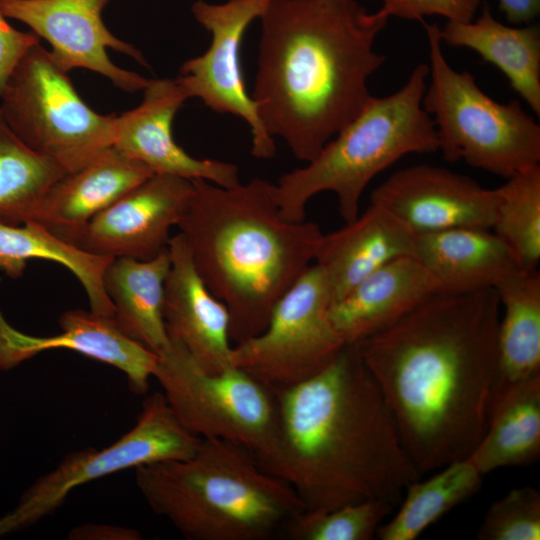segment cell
<instances>
[{"instance_id":"d590c367","label":"cell","mask_w":540,"mask_h":540,"mask_svg":"<svg viewBox=\"0 0 540 540\" xmlns=\"http://www.w3.org/2000/svg\"><path fill=\"white\" fill-rule=\"evenodd\" d=\"M506 19L514 24H530L540 13V0H497Z\"/></svg>"},{"instance_id":"4dcf8cb0","label":"cell","mask_w":540,"mask_h":540,"mask_svg":"<svg viewBox=\"0 0 540 540\" xmlns=\"http://www.w3.org/2000/svg\"><path fill=\"white\" fill-rule=\"evenodd\" d=\"M394 506L366 500L330 510H304L285 528L292 540H370Z\"/></svg>"},{"instance_id":"f1b7e54d","label":"cell","mask_w":540,"mask_h":540,"mask_svg":"<svg viewBox=\"0 0 540 540\" xmlns=\"http://www.w3.org/2000/svg\"><path fill=\"white\" fill-rule=\"evenodd\" d=\"M65 174L20 141L0 114V222L29 221L45 193Z\"/></svg>"},{"instance_id":"d6986e66","label":"cell","mask_w":540,"mask_h":540,"mask_svg":"<svg viewBox=\"0 0 540 540\" xmlns=\"http://www.w3.org/2000/svg\"><path fill=\"white\" fill-rule=\"evenodd\" d=\"M410 255L415 256V233L386 208L370 202L353 221L323 234L314 264L333 303L383 265Z\"/></svg>"},{"instance_id":"ba28073f","label":"cell","mask_w":540,"mask_h":540,"mask_svg":"<svg viewBox=\"0 0 540 540\" xmlns=\"http://www.w3.org/2000/svg\"><path fill=\"white\" fill-rule=\"evenodd\" d=\"M0 114L20 141L67 173L115 142L117 116L91 109L69 71L40 43L24 55L1 90Z\"/></svg>"},{"instance_id":"ffe728a7","label":"cell","mask_w":540,"mask_h":540,"mask_svg":"<svg viewBox=\"0 0 540 540\" xmlns=\"http://www.w3.org/2000/svg\"><path fill=\"white\" fill-rule=\"evenodd\" d=\"M439 293L435 279L414 256L383 265L330 306V319L346 344L389 327Z\"/></svg>"},{"instance_id":"9a60e30c","label":"cell","mask_w":540,"mask_h":540,"mask_svg":"<svg viewBox=\"0 0 540 540\" xmlns=\"http://www.w3.org/2000/svg\"><path fill=\"white\" fill-rule=\"evenodd\" d=\"M496 200V189L430 164L394 172L371 194V202L386 208L414 233L457 227L491 229Z\"/></svg>"},{"instance_id":"d6a6232c","label":"cell","mask_w":540,"mask_h":540,"mask_svg":"<svg viewBox=\"0 0 540 540\" xmlns=\"http://www.w3.org/2000/svg\"><path fill=\"white\" fill-rule=\"evenodd\" d=\"M482 0H382L377 13L387 19L398 17L406 20L424 21L425 16L439 15L447 22H469Z\"/></svg>"},{"instance_id":"e575fe53","label":"cell","mask_w":540,"mask_h":540,"mask_svg":"<svg viewBox=\"0 0 540 540\" xmlns=\"http://www.w3.org/2000/svg\"><path fill=\"white\" fill-rule=\"evenodd\" d=\"M72 540H139V531L108 524L87 523L77 526L68 533Z\"/></svg>"},{"instance_id":"8992f818","label":"cell","mask_w":540,"mask_h":540,"mask_svg":"<svg viewBox=\"0 0 540 540\" xmlns=\"http://www.w3.org/2000/svg\"><path fill=\"white\" fill-rule=\"evenodd\" d=\"M429 66L418 64L396 92L369 100L305 166L283 174L276 186L282 218L305 220L316 194L337 196L345 223L359 215L362 194L371 180L402 157L438 151L434 123L423 108Z\"/></svg>"},{"instance_id":"7402d4cb","label":"cell","mask_w":540,"mask_h":540,"mask_svg":"<svg viewBox=\"0 0 540 540\" xmlns=\"http://www.w3.org/2000/svg\"><path fill=\"white\" fill-rule=\"evenodd\" d=\"M415 257L435 279L439 293L495 288L520 269L507 245L491 229L481 227L415 233Z\"/></svg>"},{"instance_id":"9c48e42d","label":"cell","mask_w":540,"mask_h":540,"mask_svg":"<svg viewBox=\"0 0 540 540\" xmlns=\"http://www.w3.org/2000/svg\"><path fill=\"white\" fill-rule=\"evenodd\" d=\"M169 339L153 377L180 424L201 439L234 442L254 455L262 452L276 428V393L234 366L207 372L181 342Z\"/></svg>"},{"instance_id":"5bb4252c","label":"cell","mask_w":540,"mask_h":540,"mask_svg":"<svg viewBox=\"0 0 540 540\" xmlns=\"http://www.w3.org/2000/svg\"><path fill=\"white\" fill-rule=\"evenodd\" d=\"M192 192V180L154 174L60 238L94 255L152 259L168 250Z\"/></svg>"},{"instance_id":"30bf717a","label":"cell","mask_w":540,"mask_h":540,"mask_svg":"<svg viewBox=\"0 0 540 540\" xmlns=\"http://www.w3.org/2000/svg\"><path fill=\"white\" fill-rule=\"evenodd\" d=\"M202 439L186 430L163 393L143 402L135 426L108 447L86 448L67 455L38 478L17 506L0 518V537L26 529L51 515L79 486L126 469L191 457Z\"/></svg>"},{"instance_id":"4fadbf2b","label":"cell","mask_w":540,"mask_h":540,"mask_svg":"<svg viewBox=\"0 0 540 540\" xmlns=\"http://www.w3.org/2000/svg\"><path fill=\"white\" fill-rule=\"evenodd\" d=\"M110 1L0 0V8L7 18L24 23L45 39L65 70L87 69L125 92L143 91L150 79L120 68L108 57L110 48L148 66L137 48L117 38L104 24L102 12Z\"/></svg>"},{"instance_id":"8fae6325","label":"cell","mask_w":540,"mask_h":540,"mask_svg":"<svg viewBox=\"0 0 540 540\" xmlns=\"http://www.w3.org/2000/svg\"><path fill=\"white\" fill-rule=\"evenodd\" d=\"M331 303L312 264L275 304L265 329L233 346L232 366L274 392L314 376L346 345L330 319Z\"/></svg>"},{"instance_id":"6da1fadb","label":"cell","mask_w":540,"mask_h":540,"mask_svg":"<svg viewBox=\"0 0 540 540\" xmlns=\"http://www.w3.org/2000/svg\"><path fill=\"white\" fill-rule=\"evenodd\" d=\"M500 315L495 288L437 293L355 343L420 474L468 457L484 435Z\"/></svg>"},{"instance_id":"d4e9b609","label":"cell","mask_w":540,"mask_h":540,"mask_svg":"<svg viewBox=\"0 0 540 540\" xmlns=\"http://www.w3.org/2000/svg\"><path fill=\"white\" fill-rule=\"evenodd\" d=\"M495 290L503 315L491 404L510 388L540 376V272L519 269L503 278Z\"/></svg>"},{"instance_id":"836d02e7","label":"cell","mask_w":540,"mask_h":540,"mask_svg":"<svg viewBox=\"0 0 540 540\" xmlns=\"http://www.w3.org/2000/svg\"><path fill=\"white\" fill-rule=\"evenodd\" d=\"M40 38L32 31L15 29L0 8V92L24 55Z\"/></svg>"},{"instance_id":"2e32d148","label":"cell","mask_w":540,"mask_h":540,"mask_svg":"<svg viewBox=\"0 0 540 540\" xmlns=\"http://www.w3.org/2000/svg\"><path fill=\"white\" fill-rule=\"evenodd\" d=\"M143 100L117 116L114 145L154 174L203 179L221 187L240 183L239 168L229 162L198 159L179 146L172 134L174 117L189 99L178 78L150 79Z\"/></svg>"},{"instance_id":"ac0fdd59","label":"cell","mask_w":540,"mask_h":540,"mask_svg":"<svg viewBox=\"0 0 540 540\" xmlns=\"http://www.w3.org/2000/svg\"><path fill=\"white\" fill-rule=\"evenodd\" d=\"M170 270L164 286L163 317L168 336L181 342L209 373L231 367L229 313L195 269L183 236L169 240Z\"/></svg>"},{"instance_id":"83f0119b","label":"cell","mask_w":540,"mask_h":540,"mask_svg":"<svg viewBox=\"0 0 540 540\" xmlns=\"http://www.w3.org/2000/svg\"><path fill=\"white\" fill-rule=\"evenodd\" d=\"M483 474L469 457L453 461L430 478L411 483L397 513L383 522L381 540H414L430 525L470 498L480 488Z\"/></svg>"},{"instance_id":"7c38bea8","label":"cell","mask_w":540,"mask_h":540,"mask_svg":"<svg viewBox=\"0 0 540 540\" xmlns=\"http://www.w3.org/2000/svg\"><path fill=\"white\" fill-rule=\"evenodd\" d=\"M272 0H196L191 13L211 34L208 49L188 59L177 77L189 98H199L211 110L243 119L251 130V154L257 159L275 155L274 138L265 130L243 79L241 46L244 34L259 20Z\"/></svg>"},{"instance_id":"f546056e","label":"cell","mask_w":540,"mask_h":540,"mask_svg":"<svg viewBox=\"0 0 540 540\" xmlns=\"http://www.w3.org/2000/svg\"><path fill=\"white\" fill-rule=\"evenodd\" d=\"M506 179L496 188L491 230L511 250L520 269H536L540 261V164Z\"/></svg>"},{"instance_id":"52a82bcc","label":"cell","mask_w":540,"mask_h":540,"mask_svg":"<svg viewBox=\"0 0 540 540\" xmlns=\"http://www.w3.org/2000/svg\"><path fill=\"white\" fill-rule=\"evenodd\" d=\"M421 23L430 60L422 104L444 159L463 160L504 178L540 164V125L535 119L518 100L499 103L481 90L471 73L453 69L443 54L438 25Z\"/></svg>"},{"instance_id":"cb8c5ba5","label":"cell","mask_w":540,"mask_h":540,"mask_svg":"<svg viewBox=\"0 0 540 540\" xmlns=\"http://www.w3.org/2000/svg\"><path fill=\"white\" fill-rule=\"evenodd\" d=\"M170 265L169 250L149 260L119 257L110 261L103 275L116 325L157 355L170 341L163 317L164 286Z\"/></svg>"},{"instance_id":"7a4b0ae2","label":"cell","mask_w":540,"mask_h":540,"mask_svg":"<svg viewBox=\"0 0 540 540\" xmlns=\"http://www.w3.org/2000/svg\"><path fill=\"white\" fill-rule=\"evenodd\" d=\"M275 393V432L255 457L294 490L305 510L366 500L396 507L419 479L356 344H346L314 376Z\"/></svg>"},{"instance_id":"3957f363","label":"cell","mask_w":540,"mask_h":540,"mask_svg":"<svg viewBox=\"0 0 540 540\" xmlns=\"http://www.w3.org/2000/svg\"><path fill=\"white\" fill-rule=\"evenodd\" d=\"M389 19L357 0H272L260 21L250 94L259 118L293 156L311 161L372 98L374 49Z\"/></svg>"},{"instance_id":"44dd1931","label":"cell","mask_w":540,"mask_h":540,"mask_svg":"<svg viewBox=\"0 0 540 540\" xmlns=\"http://www.w3.org/2000/svg\"><path fill=\"white\" fill-rule=\"evenodd\" d=\"M152 175L146 165L111 146L81 169L56 181L29 221L61 237L85 225Z\"/></svg>"},{"instance_id":"4316f807","label":"cell","mask_w":540,"mask_h":540,"mask_svg":"<svg viewBox=\"0 0 540 540\" xmlns=\"http://www.w3.org/2000/svg\"><path fill=\"white\" fill-rule=\"evenodd\" d=\"M30 259L49 260L68 268L85 289L90 310L114 319V308L103 286L104 271L112 257L83 251L36 221L20 225L0 222V270L12 279L20 278Z\"/></svg>"},{"instance_id":"e0dca14e","label":"cell","mask_w":540,"mask_h":540,"mask_svg":"<svg viewBox=\"0 0 540 540\" xmlns=\"http://www.w3.org/2000/svg\"><path fill=\"white\" fill-rule=\"evenodd\" d=\"M59 325L62 332L57 335H26L12 328L0 313V369L9 370L41 352L64 348L119 369L133 393L147 392L158 355L125 335L114 319L73 309L60 316Z\"/></svg>"},{"instance_id":"603a6c76","label":"cell","mask_w":540,"mask_h":540,"mask_svg":"<svg viewBox=\"0 0 540 540\" xmlns=\"http://www.w3.org/2000/svg\"><path fill=\"white\" fill-rule=\"evenodd\" d=\"M442 43L468 48L496 66L511 87L540 116V27L507 26L494 18L484 6L478 19L447 22L440 28Z\"/></svg>"},{"instance_id":"1f68e13d","label":"cell","mask_w":540,"mask_h":540,"mask_svg":"<svg viewBox=\"0 0 540 540\" xmlns=\"http://www.w3.org/2000/svg\"><path fill=\"white\" fill-rule=\"evenodd\" d=\"M476 537L480 540H539V491L529 486L513 488L494 501Z\"/></svg>"},{"instance_id":"277c9868","label":"cell","mask_w":540,"mask_h":540,"mask_svg":"<svg viewBox=\"0 0 540 540\" xmlns=\"http://www.w3.org/2000/svg\"><path fill=\"white\" fill-rule=\"evenodd\" d=\"M177 227L209 291L229 313L234 345L261 333L278 300L312 265L323 236L312 221L280 215L275 184L233 187L194 179Z\"/></svg>"},{"instance_id":"5b68a950","label":"cell","mask_w":540,"mask_h":540,"mask_svg":"<svg viewBox=\"0 0 540 540\" xmlns=\"http://www.w3.org/2000/svg\"><path fill=\"white\" fill-rule=\"evenodd\" d=\"M135 481L153 512L189 540H269L305 510L252 451L221 439H202L187 459L138 466Z\"/></svg>"},{"instance_id":"484cf974","label":"cell","mask_w":540,"mask_h":540,"mask_svg":"<svg viewBox=\"0 0 540 540\" xmlns=\"http://www.w3.org/2000/svg\"><path fill=\"white\" fill-rule=\"evenodd\" d=\"M540 456V376L495 399L481 440L468 456L487 474L503 467L535 463Z\"/></svg>"}]
</instances>
